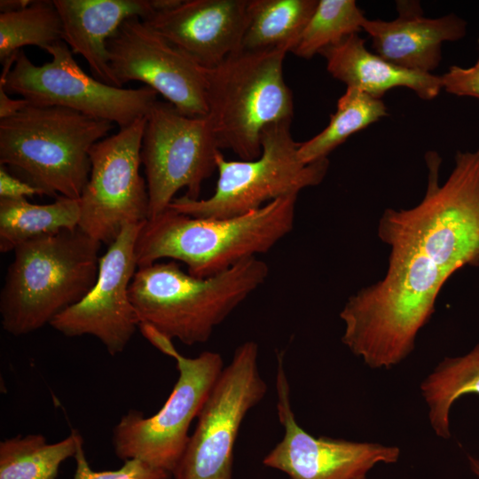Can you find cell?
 I'll list each match as a JSON object with an SVG mask.
<instances>
[{
	"label": "cell",
	"instance_id": "1",
	"mask_svg": "<svg viewBox=\"0 0 479 479\" xmlns=\"http://www.w3.org/2000/svg\"><path fill=\"white\" fill-rule=\"evenodd\" d=\"M428 185L408 209L387 208L378 237L389 247L380 281L350 295L340 312L342 343L373 369H390L414 349L445 282L479 267V149L457 152L439 183L442 159L426 153Z\"/></svg>",
	"mask_w": 479,
	"mask_h": 479
},
{
	"label": "cell",
	"instance_id": "2",
	"mask_svg": "<svg viewBox=\"0 0 479 479\" xmlns=\"http://www.w3.org/2000/svg\"><path fill=\"white\" fill-rule=\"evenodd\" d=\"M297 198L287 195L226 219L196 218L168 208L142 224L135 247L137 268L169 259L185 263L196 278L219 274L267 253L290 233Z\"/></svg>",
	"mask_w": 479,
	"mask_h": 479
},
{
	"label": "cell",
	"instance_id": "3",
	"mask_svg": "<svg viewBox=\"0 0 479 479\" xmlns=\"http://www.w3.org/2000/svg\"><path fill=\"white\" fill-rule=\"evenodd\" d=\"M101 244L77 227L19 245L0 293L3 329L28 334L80 302L97 280Z\"/></svg>",
	"mask_w": 479,
	"mask_h": 479
},
{
	"label": "cell",
	"instance_id": "4",
	"mask_svg": "<svg viewBox=\"0 0 479 479\" xmlns=\"http://www.w3.org/2000/svg\"><path fill=\"white\" fill-rule=\"evenodd\" d=\"M267 263L257 256L208 278H196L173 260L137 268L129 294L139 323L185 345L204 343L262 286Z\"/></svg>",
	"mask_w": 479,
	"mask_h": 479
},
{
	"label": "cell",
	"instance_id": "5",
	"mask_svg": "<svg viewBox=\"0 0 479 479\" xmlns=\"http://www.w3.org/2000/svg\"><path fill=\"white\" fill-rule=\"evenodd\" d=\"M113 128L68 108L28 104L0 119V163L20 170L44 195L79 199L90 174V151Z\"/></svg>",
	"mask_w": 479,
	"mask_h": 479
},
{
	"label": "cell",
	"instance_id": "6",
	"mask_svg": "<svg viewBox=\"0 0 479 479\" xmlns=\"http://www.w3.org/2000/svg\"><path fill=\"white\" fill-rule=\"evenodd\" d=\"M283 50L240 49L206 68L208 114L219 148L240 160L262 153V133L271 124L291 122L292 91L287 85Z\"/></svg>",
	"mask_w": 479,
	"mask_h": 479
},
{
	"label": "cell",
	"instance_id": "7",
	"mask_svg": "<svg viewBox=\"0 0 479 479\" xmlns=\"http://www.w3.org/2000/svg\"><path fill=\"white\" fill-rule=\"evenodd\" d=\"M290 126L291 122H282L266 127L257 159L228 161L220 152L214 193L207 199L175 198L169 208L196 218H232L319 185L327 173L329 161L302 163L298 157L300 143L294 140Z\"/></svg>",
	"mask_w": 479,
	"mask_h": 479
},
{
	"label": "cell",
	"instance_id": "8",
	"mask_svg": "<svg viewBox=\"0 0 479 479\" xmlns=\"http://www.w3.org/2000/svg\"><path fill=\"white\" fill-rule=\"evenodd\" d=\"M144 337L162 353L177 361L178 379L163 406L153 416L130 410L113 430L115 455L126 461L140 459L150 466L172 472L189 442V428L197 418L219 378L224 363L217 352L204 351L185 357L172 340L148 327Z\"/></svg>",
	"mask_w": 479,
	"mask_h": 479
},
{
	"label": "cell",
	"instance_id": "9",
	"mask_svg": "<svg viewBox=\"0 0 479 479\" xmlns=\"http://www.w3.org/2000/svg\"><path fill=\"white\" fill-rule=\"evenodd\" d=\"M51 59L34 64L20 50L0 88L31 105L60 106L125 128L145 117L158 100V93L143 86L124 89L108 85L86 74L67 44L59 41L45 50Z\"/></svg>",
	"mask_w": 479,
	"mask_h": 479
},
{
	"label": "cell",
	"instance_id": "10",
	"mask_svg": "<svg viewBox=\"0 0 479 479\" xmlns=\"http://www.w3.org/2000/svg\"><path fill=\"white\" fill-rule=\"evenodd\" d=\"M257 358L256 342L236 348L197 417L173 479H233V449L241 423L268 390Z\"/></svg>",
	"mask_w": 479,
	"mask_h": 479
},
{
	"label": "cell",
	"instance_id": "11",
	"mask_svg": "<svg viewBox=\"0 0 479 479\" xmlns=\"http://www.w3.org/2000/svg\"><path fill=\"white\" fill-rule=\"evenodd\" d=\"M219 145L207 115L187 116L157 100L146 115L141 146L149 194V218L165 211L176 193L198 200L203 182L216 170Z\"/></svg>",
	"mask_w": 479,
	"mask_h": 479
},
{
	"label": "cell",
	"instance_id": "12",
	"mask_svg": "<svg viewBox=\"0 0 479 479\" xmlns=\"http://www.w3.org/2000/svg\"><path fill=\"white\" fill-rule=\"evenodd\" d=\"M146 116L96 143L90 151L91 169L79 198L78 227L110 245L122 229L149 218L146 182L139 173Z\"/></svg>",
	"mask_w": 479,
	"mask_h": 479
},
{
	"label": "cell",
	"instance_id": "13",
	"mask_svg": "<svg viewBox=\"0 0 479 479\" xmlns=\"http://www.w3.org/2000/svg\"><path fill=\"white\" fill-rule=\"evenodd\" d=\"M106 48L121 87L141 82L187 116L208 114L204 67L139 17L124 20L107 40Z\"/></svg>",
	"mask_w": 479,
	"mask_h": 479
},
{
	"label": "cell",
	"instance_id": "14",
	"mask_svg": "<svg viewBox=\"0 0 479 479\" xmlns=\"http://www.w3.org/2000/svg\"><path fill=\"white\" fill-rule=\"evenodd\" d=\"M143 224L122 229L100 256L94 286L51 322L52 328L67 337L92 335L111 356L125 349L139 325L129 288L137 268L135 247Z\"/></svg>",
	"mask_w": 479,
	"mask_h": 479
},
{
	"label": "cell",
	"instance_id": "15",
	"mask_svg": "<svg viewBox=\"0 0 479 479\" xmlns=\"http://www.w3.org/2000/svg\"><path fill=\"white\" fill-rule=\"evenodd\" d=\"M276 389L277 411L284 436L263 458L264 466L285 473L289 479H356L366 476L378 464L397 462V446L315 437L300 427L291 407L281 354L278 356Z\"/></svg>",
	"mask_w": 479,
	"mask_h": 479
},
{
	"label": "cell",
	"instance_id": "16",
	"mask_svg": "<svg viewBox=\"0 0 479 479\" xmlns=\"http://www.w3.org/2000/svg\"><path fill=\"white\" fill-rule=\"evenodd\" d=\"M248 0H184L144 21L200 66L216 67L241 49Z\"/></svg>",
	"mask_w": 479,
	"mask_h": 479
},
{
	"label": "cell",
	"instance_id": "17",
	"mask_svg": "<svg viewBox=\"0 0 479 479\" xmlns=\"http://www.w3.org/2000/svg\"><path fill=\"white\" fill-rule=\"evenodd\" d=\"M393 20L366 19L363 31L373 51L387 61L407 70L431 74L442 60V44L463 38L467 22L451 13L427 18L417 1H397Z\"/></svg>",
	"mask_w": 479,
	"mask_h": 479
},
{
	"label": "cell",
	"instance_id": "18",
	"mask_svg": "<svg viewBox=\"0 0 479 479\" xmlns=\"http://www.w3.org/2000/svg\"><path fill=\"white\" fill-rule=\"evenodd\" d=\"M62 40L81 55L98 81L120 87L109 64L106 42L129 18L145 20L154 12L150 0H53Z\"/></svg>",
	"mask_w": 479,
	"mask_h": 479
},
{
	"label": "cell",
	"instance_id": "19",
	"mask_svg": "<svg viewBox=\"0 0 479 479\" xmlns=\"http://www.w3.org/2000/svg\"><path fill=\"white\" fill-rule=\"evenodd\" d=\"M326 69L347 88L357 89L382 99L389 90L406 87L425 100L435 98L443 90L441 75L399 67L366 49L365 41L353 34L320 51Z\"/></svg>",
	"mask_w": 479,
	"mask_h": 479
},
{
	"label": "cell",
	"instance_id": "20",
	"mask_svg": "<svg viewBox=\"0 0 479 479\" xmlns=\"http://www.w3.org/2000/svg\"><path fill=\"white\" fill-rule=\"evenodd\" d=\"M318 0H248L241 49L293 52Z\"/></svg>",
	"mask_w": 479,
	"mask_h": 479
},
{
	"label": "cell",
	"instance_id": "21",
	"mask_svg": "<svg viewBox=\"0 0 479 479\" xmlns=\"http://www.w3.org/2000/svg\"><path fill=\"white\" fill-rule=\"evenodd\" d=\"M79 199L58 196L50 204L27 199H0V252L14 250L33 239L74 230L80 221Z\"/></svg>",
	"mask_w": 479,
	"mask_h": 479
},
{
	"label": "cell",
	"instance_id": "22",
	"mask_svg": "<svg viewBox=\"0 0 479 479\" xmlns=\"http://www.w3.org/2000/svg\"><path fill=\"white\" fill-rule=\"evenodd\" d=\"M435 434L451 437L450 412L454 403L467 394L479 395V342L467 353L445 357L420 383Z\"/></svg>",
	"mask_w": 479,
	"mask_h": 479
},
{
	"label": "cell",
	"instance_id": "23",
	"mask_svg": "<svg viewBox=\"0 0 479 479\" xmlns=\"http://www.w3.org/2000/svg\"><path fill=\"white\" fill-rule=\"evenodd\" d=\"M82 441L76 430L54 444L41 434L4 439L0 443V479H56L60 465L75 457Z\"/></svg>",
	"mask_w": 479,
	"mask_h": 479
},
{
	"label": "cell",
	"instance_id": "24",
	"mask_svg": "<svg viewBox=\"0 0 479 479\" xmlns=\"http://www.w3.org/2000/svg\"><path fill=\"white\" fill-rule=\"evenodd\" d=\"M389 115L382 99L357 89L347 88L337 101L327 126L309 140L300 143L298 157L304 164L326 159L351 135Z\"/></svg>",
	"mask_w": 479,
	"mask_h": 479
},
{
	"label": "cell",
	"instance_id": "25",
	"mask_svg": "<svg viewBox=\"0 0 479 479\" xmlns=\"http://www.w3.org/2000/svg\"><path fill=\"white\" fill-rule=\"evenodd\" d=\"M62 40V23L53 1L37 0L20 11L0 13V61L17 56L22 47L45 50Z\"/></svg>",
	"mask_w": 479,
	"mask_h": 479
},
{
	"label": "cell",
	"instance_id": "26",
	"mask_svg": "<svg viewBox=\"0 0 479 479\" xmlns=\"http://www.w3.org/2000/svg\"><path fill=\"white\" fill-rule=\"evenodd\" d=\"M365 20L354 0H318L293 53L309 59L347 36L358 34Z\"/></svg>",
	"mask_w": 479,
	"mask_h": 479
},
{
	"label": "cell",
	"instance_id": "27",
	"mask_svg": "<svg viewBox=\"0 0 479 479\" xmlns=\"http://www.w3.org/2000/svg\"><path fill=\"white\" fill-rule=\"evenodd\" d=\"M76 461L73 479H171L172 475L137 459H128L115 470L94 471L90 467L83 450V440L75 455Z\"/></svg>",
	"mask_w": 479,
	"mask_h": 479
},
{
	"label": "cell",
	"instance_id": "28",
	"mask_svg": "<svg viewBox=\"0 0 479 479\" xmlns=\"http://www.w3.org/2000/svg\"><path fill=\"white\" fill-rule=\"evenodd\" d=\"M443 89L459 97L479 98V68L452 66L441 75Z\"/></svg>",
	"mask_w": 479,
	"mask_h": 479
},
{
	"label": "cell",
	"instance_id": "29",
	"mask_svg": "<svg viewBox=\"0 0 479 479\" xmlns=\"http://www.w3.org/2000/svg\"><path fill=\"white\" fill-rule=\"evenodd\" d=\"M35 194L44 195L35 185L12 176L6 169L0 168V199H27Z\"/></svg>",
	"mask_w": 479,
	"mask_h": 479
},
{
	"label": "cell",
	"instance_id": "30",
	"mask_svg": "<svg viewBox=\"0 0 479 479\" xmlns=\"http://www.w3.org/2000/svg\"><path fill=\"white\" fill-rule=\"evenodd\" d=\"M28 104L24 98L14 99L9 97V94L0 88V119L14 115Z\"/></svg>",
	"mask_w": 479,
	"mask_h": 479
},
{
	"label": "cell",
	"instance_id": "31",
	"mask_svg": "<svg viewBox=\"0 0 479 479\" xmlns=\"http://www.w3.org/2000/svg\"><path fill=\"white\" fill-rule=\"evenodd\" d=\"M33 0H1L0 13L20 11L29 6Z\"/></svg>",
	"mask_w": 479,
	"mask_h": 479
},
{
	"label": "cell",
	"instance_id": "32",
	"mask_svg": "<svg viewBox=\"0 0 479 479\" xmlns=\"http://www.w3.org/2000/svg\"><path fill=\"white\" fill-rule=\"evenodd\" d=\"M154 12H167L179 6L184 0H150Z\"/></svg>",
	"mask_w": 479,
	"mask_h": 479
},
{
	"label": "cell",
	"instance_id": "33",
	"mask_svg": "<svg viewBox=\"0 0 479 479\" xmlns=\"http://www.w3.org/2000/svg\"><path fill=\"white\" fill-rule=\"evenodd\" d=\"M468 460L471 470L479 478V459L469 455Z\"/></svg>",
	"mask_w": 479,
	"mask_h": 479
},
{
	"label": "cell",
	"instance_id": "34",
	"mask_svg": "<svg viewBox=\"0 0 479 479\" xmlns=\"http://www.w3.org/2000/svg\"><path fill=\"white\" fill-rule=\"evenodd\" d=\"M478 46H479V39H478ZM475 66L479 68V57Z\"/></svg>",
	"mask_w": 479,
	"mask_h": 479
},
{
	"label": "cell",
	"instance_id": "35",
	"mask_svg": "<svg viewBox=\"0 0 479 479\" xmlns=\"http://www.w3.org/2000/svg\"><path fill=\"white\" fill-rule=\"evenodd\" d=\"M356 479H366V476H360V477L356 478Z\"/></svg>",
	"mask_w": 479,
	"mask_h": 479
}]
</instances>
